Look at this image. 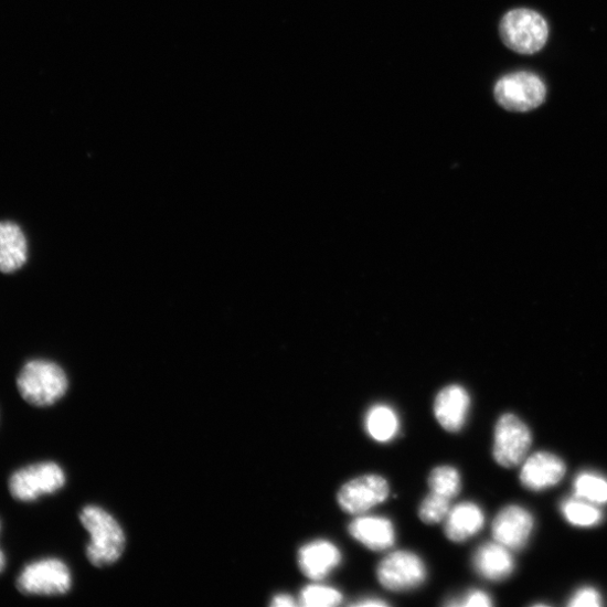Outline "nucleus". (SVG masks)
<instances>
[{"label":"nucleus","mask_w":607,"mask_h":607,"mask_svg":"<svg viewBox=\"0 0 607 607\" xmlns=\"http://www.w3.org/2000/svg\"><path fill=\"white\" fill-rule=\"evenodd\" d=\"M18 388L29 404L47 407L65 396L68 379L58 364L35 359L24 364L18 377Z\"/></svg>","instance_id":"obj_2"},{"label":"nucleus","mask_w":607,"mask_h":607,"mask_svg":"<svg viewBox=\"0 0 607 607\" xmlns=\"http://www.w3.org/2000/svg\"><path fill=\"white\" fill-rule=\"evenodd\" d=\"M482 510L471 502H465L450 510L446 518L445 533L454 542H464L477 534L483 526Z\"/></svg>","instance_id":"obj_17"},{"label":"nucleus","mask_w":607,"mask_h":607,"mask_svg":"<svg viewBox=\"0 0 607 607\" xmlns=\"http://www.w3.org/2000/svg\"><path fill=\"white\" fill-rule=\"evenodd\" d=\"M533 517L518 505L503 509L493 522V535L497 542L509 550L518 551L526 544L532 530Z\"/></svg>","instance_id":"obj_11"},{"label":"nucleus","mask_w":607,"mask_h":607,"mask_svg":"<svg viewBox=\"0 0 607 607\" xmlns=\"http://www.w3.org/2000/svg\"><path fill=\"white\" fill-rule=\"evenodd\" d=\"M542 79L531 73L521 72L501 78L494 88L497 102L511 111H529L545 99Z\"/></svg>","instance_id":"obj_6"},{"label":"nucleus","mask_w":607,"mask_h":607,"mask_svg":"<svg viewBox=\"0 0 607 607\" xmlns=\"http://www.w3.org/2000/svg\"><path fill=\"white\" fill-rule=\"evenodd\" d=\"M28 259L29 242L23 228L11 221L0 222V273H17Z\"/></svg>","instance_id":"obj_14"},{"label":"nucleus","mask_w":607,"mask_h":607,"mask_svg":"<svg viewBox=\"0 0 607 607\" xmlns=\"http://www.w3.org/2000/svg\"><path fill=\"white\" fill-rule=\"evenodd\" d=\"M575 494L593 504L607 503V479L593 472H583L575 480Z\"/></svg>","instance_id":"obj_20"},{"label":"nucleus","mask_w":607,"mask_h":607,"mask_svg":"<svg viewBox=\"0 0 607 607\" xmlns=\"http://www.w3.org/2000/svg\"><path fill=\"white\" fill-rule=\"evenodd\" d=\"M0 529H2V524H0Z\"/></svg>","instance_id":"obj_29"},{"label":"nucleus","mask_w":607,"mask_h":607,"mask_svg":"<svg viewBox=\"0 0 607 607\" xmlns=\"http://www.w3.org/2000/svg\"><path fill=\"white\" fill-rule=\"evenodd\" d=\"M566 520L577 526H593L600 522L601 512L585 500H568L562 505Z\"/></svg>","instance_id":"obj_21"},{"label":"nucleus","mask_w":607,"mask_h":607,"mask_svg":"<svg viewBox=\"0 0 607 607\" xmlns=\"http://www.w3.org/2000/svg\"><path fill=\"white\" fill-rule=\"evenodd\" d=\"M571 607H598L601 605L599 593L592 587L579 589L568 603Z\"/></svg>","instance_id":"obj_25"},{"label":"nucleus","mask_w":607,"mask_h":607,"mask_svg":"<svg viewBox=\"0 0 607 607\" xmlns=\"http://www.w3.org/2000/svg\"><path fill=\"white\" fill-rule=\"evenodd\" d=\"M473 568L486 579L502 581L514 571V561L509 549L499 542H488L479 546L473 555Z\"/></svg>","instance_id":"obj_16"},{"label":"nucleus","mask_w":607,"mask_h":607,"mask_svg":"<svg viewBox=\"0 0 607 607\" xmlns=\"http://www.w3.org/2000/svg\"><path fill=\"white\" fill-rule=\"evenodd\" d=\"M500 34L511 50L521 54H533L549 40L550 28L539 13L520 9L509 12L502 19Z\"/></svg>","instance_id":"obj_3"},{"label":"nucleus","mask_w":607,"mask_h":607,"mask_svg":"<svg viewBox=\"0 0 607 607\" xmlns=\"http://www.w3.org/2000/svg\"><path fill=\"white\" fill-rule=\"evenodd\" d=\"M429 488L433 493L451 501L461 490V477L459 471L451 466L435 468L429 477Z\"/></svg>","instance_id":"obj_19"},{"label":"nucleus","mask_w":607,"mask_h":607,"mask_svg":"<svg viewBox=\"0 0 607 607\" xmlns=\"http://www.w3.org/2000/svg\"><path fill=\"white\" fill-rule=\"evenodd\" d=\"M390 497L387 480L379 475H366L344 483L338 502L349 514H362L384 503Z\"/></svg>","instance_id":"obj_9"},{"label":"nucleus","mask_w":607,"mask_h":607,"mask_svg":"<svg viewBox=\"0 0 607 607\" xmlns=\"http://www.w3.org/2000/svg\"><path fill=\"white\" fill-rule=\"evenodd\" d=\"M342 594L330 586L313 584L300 593L299 604L307 607H333L341 604Z\"/></svg>","instance_id":"obj_22"},{"label":"nucleus","mask_w":607,"mask_h":607,"mask_svg":"<svg viewBox=\"0 0 607 607\" xmlns=\"http://www.w3.org/2000/svg\"><path fill=\"white\" fill-rule=\"evenodd\" d=\"M66 476L58 465L42 462L22 468L10 479L12 497L22 502H32L63 489Z\"/></svg>","instance_id":"obj_4"},{"label":"nucleus","mask_w":607,"mask_h":607,"mask_svg":"<svg viewBox=\"0 0 607 607\" xmlns=\"http://www.w3.org/2000/svg\"><path fill=\"white\" fill-rule=\"evenodd\" d=\"M364 425L369 435L379 443L393 440L400 430L396 412L384 404L375 405L369 411Z\"/></svg>","instance_id":"obj_18"},{"label":"nucleus","mask_w":607,"mask_h":607,"mask_svg":"<svg viewBox=\"0 0 607 607\" xmlns=\"http://www.w3.org/2000/svg\"><path fill=\"white\" fill-rule=\"evenodd\" d=\"M470 408V397L459 385L444 388L435 401V414L441 427L449 433L464 428Z\"/></svg>","instance_id":"obj_13"},{"label":"nucleus","mask_w":607,"mask_h":607,"mask_svg":"<svg viewBox=\"0 0 607 607\" xmlns=\"http://www.w3.org/2000/svg\"><path fill=\"white\" fill-rule=\"evenodd\" d=\"M6 565H7L6 555L2 552V550H0V573H2L4 571Z\"/></svg>","instance_id":"obj_28"},{"label":"nucleus","mask_w":607,"mask_h":607,"mask_svg":"<svg viewBox=\"0 0 607 607\" xmlns=\"http://www.w3.org/2000/svg\"><path fill=\"white\" fill-rule=\"evenodd\" d=\"M341 558L336 544L327 540H316L301 546L298 565L310 579L322 581L340 565Z\"/></svg>","instance_id":"obj_12"},{"label":"nucleus","mask_w":607,"mask_h":607,"mask_svg":"<svg viewBox=\"0 0 607 607\" xmlns=\"http://www.w3.org/2000/svg\"><path fill=\"white\" fill-rule=\"evenodd\" d=\"M450 510V500L432 492L423 500L418 515L424 523L436 524L446 520Z\"/></svg>","instance_id":"obj_23"},{"label":"nucleus","mask_w":607,"mask_h":607,"mask_svg":"<svg viewBox=\"0 0 607 607\" xmlns=\"http://www.w3.org/2000/svg\"><path fill=\"white\" fill-rule=\"evenodd\" d=\"M377 577L388 590L405 592L420 586L427 579V567L414 553L401 551L381 562Z\"/></svg>","instance_id":"obj_8"},{"label":"nucleus","mask_w":607,"mask_h":607,"mask_svg":"<svg viewBox=\"0 0 607 607\" xmlns=\"http://www.w3.org/2000/svg\"><path fill=\"white\" fill-rule=\"evenodd\" d=\"M84 528L90 534L87 558L96 567L116 563L126 549V535L117 521L98 507H87L81 514Z\"/></svg>","instance_id":"obj_1"},{"label":"nucleus","mask_w":607,"mask_h":607,"mask_svg":"<svg viewBox=\"0 0 607 607\" xmlns=\"http://www.w3.org/2000/svg\"><path fill=\"white\" fill-rule=\"evenodd\" d=\"M70 568L57 560H43L26 566L18 578V589L24 595L54 596L70 592Z\"/></svg>","instance_id":"obj_5"},{"label":"nucleus","mask_w":607,"mask_h":607,"mask_svg":"<svg viewBox=\"0 0 607 607\" xmlns=\"http://www.w3.org/2000/svg\"><path fill=\"white\" fill-rule=\"evenodd\" d=\"M494 458L505 468H513L524 461L531 444L532 436L524 424L513 414L503 415L496 427Z\"/></svg>","instance_id":"obj_7"},{"label":"nucleus","mask_w":607,"mask_h":607,"mask_svg":"<svg viewBox=\"0 0 607 607\" xmlns=\"http://www.w3.org/2000/svg\"><path fill=\"white\" fill-rule=\"evenodd\" d=\"M447 606H468V607H490L493 605L492 598L482 590H471L460 599H451L446 603Z\"/></svg>","instance_id":"obj_24"},{"label":"nucleus","mask_w":607,"mask_h":607,"mask_svg":"<svg viewBox=\"0 0 607 607\" xmlns=\"http://www.w3.org/2000/svg\"><path fill=\"white\" fill-rule=\"evenodd\" d=\"M273 607H292L296 606V601L292 596L288 594L276 595L271 601Z\"/></svg>","instance_id":"obj_26"},{"label":"nucleus","mask_w":607,"mask_h":607,"mask_svg":"<svg viewBox=\"0 0 607 607\" xmlns=\"http://www.w3.org/2000/svg\"><path fill=\"white\" fill-rule=\"evenodd\" d=\"M349 532L353 539L374 552L387 551L395 543L394 525L385 518H356L350 523Z\"/></svg>","instance_id":"obj_15"},{"label":"nucleus","mask_w":607,"mask_h":607,"mask_svg":"<svg viewBox=\"0 0 607 607\" xmlns=\"http://www.w3.org/2000/svg\"><path fill=\"white\" fill-rule=\"evenodd\" d=\"M352 606L356 607H385L388 606V604L382 599L379 598H368L362 599L360 601L353 603Z\"/></svg>","instance_id":"obj_27"},{"label":"nucleus","mask_w":607,"mask_h":607,"mask_svg":"<svg viewBox=\"0 0 607 607\" xmlns=\"http://www.w3.org/2000/svg\"><path fill=\"white\" fill-rule=\"evenodd\" d=\"M566 473L565 462L554 454L536 452L529 457L521 470V481L531 491H542L561 482Z\"/></svg>","instance_id":"obj_10"}]
</instances>
